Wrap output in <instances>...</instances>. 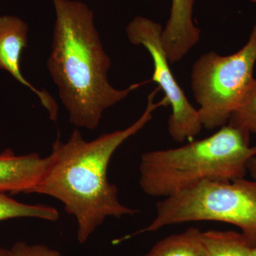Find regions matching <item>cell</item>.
Listing matches in <instances>:
<instances>
[{
	"label": "cell",
	"mask_w": 256,
	"mask_h": 256,
	"mask_svg": "<svg viewBox=\"0 0 256 256\" xmlns=\"http://www.w3.org/2000/svg\"><path fill=\"white\" fill-rule=\"evenodd\" d=\"M202 242L207 256H252L254 246L245 235L234 230L202 232Z\"/></svg>",
	"instance_id": "obj_10"
},
{
	"label": "cell",
	"mask_w": 256,
	"mask_h": 256,
	"mask_svg": "<svg viewBox=\"0 0 256 256\" xmlns=\"http://www.w3.org/2000/svg\"><path fill=\"white\" fill-rule=\"evenodd\" d=\"M52 162V156L37 153L18 156L11 149L0 153V192L30 194L40 183Z\"/></svg>",
	"instance_id": "obj_8"
},
{
	"label": "cell",
	"mask_w": 256,
	"mask_h": 256,
	"mask_svg": "<svg viewBox=\"0 0 256 256\" xmlns=\"http://www.w3.org/2000/svg\"><path fill=\"white\" fill-rule=\"evenodd\" d=\"M28 24L18 16H0V69L34 92L48 111L50 119L56 122L58 108L54 98L46 90L33 86L22 74L20 62L23 50L28 47Z\"/></svg>",
	"instance_id": "obj_7"
},
{
	"label": "cell",
	"mask_w": 256,
	"mask_h": 256,
	"mask_svg": "<svg viewBox=\"0 0 256 256\" xmlns=\"http://www.w3.org/2000/svg\"><path fill=\"white\" fill-rule=\"evenodd\" d=\"M161 24L144 16H136L128 24L126 33L130 42L142 46L150 55L153 64L150 82H156L171 106L168 132L178 142L192 140L201 132L203 124L198 109L188 100L174 78L162 42Z\"/></svg>",
	"instance_id": "obj_6"
},
{
	"label": "cell",
	"mask_w": 256,
	"mask_h": 256,
	"mask_svg": "<svg viewBox=\"0 0 256 256\" xmlns=\"http://www.w3.org/2000/svg\"><path fill=\"white\" fill-rule=\"evenodd\" d=\"M250 133L227 124L208 137L141 156L139 184L148 196L165 198L204 181L245 178L256 156Z\"/></svg>",
	"instance_id": "obj_3"
},
{
	"label": "cell",
	"mask_w": 256,
	"mask_h": 256,
	"mask_svg": "<svg viewBox=\"0 0 256 256\" xmlns=\"http://www.w3.org/2000/svg\"><path fill=\"white\" fill-rule=\"evenodd\" d=\"M18 218H34L56 222L60 218V213L54 207L22 203L6 193L0 192V222Z\"/></svg>",
	"instance_id": "obj_12"
},
{
	"label": "cell",
	"mask_w": 256,
	"mask_h": 256,
	"mask_svg": "<svg viewBox=\"0 0 256 256\" xmlns=\"http://www.w3.org/2000/svg\"><path fill=\"white\" fill-rule=\"evenodd\" d=\"M8 252L9 250L0 248V256H8Z\"/></svg>",
	"instance_id": "obj_16"
},
{
	"label": "cell",
	"mask_w": 256,
	"mask_h": 256,
	"mask_svg": "<svg viewBox=\"0 0 256 256\" xmlns=\"http://www.w3.org/2000/svg\"><path fill=\"white\" fill-rule=\"evenodd\" d=\"M256 64V22L246 43L232 54L202 55L192 70V88L203 128L213 130L228 122L254 80Z\"/></svg>",
	"instance_id": "obj_5"
},
{
	"label": "cell",
	"mask_w": 256,
	"mask_h": 256,
	"mask_svg": "<svg viewBox=\"0 0 256 256\" xmlns=\"http://www.w3.org/2000/svg\"><path fill=\"white\" fill-rule=\"evenodd\" d=\"M202 233L196 227H190L181 233L161 239L143 256H207Z\"/></svg>",
	"instance_id": "obj_11"
},
{
	"label": "cell",
	"mask_w": 256,
	"mask_h": 256,
	"mask_svg": "<svg viewBox=\"0 0 256 256\" xmlns=\"http://www.w3.org/2000/svg\"><path fill=\"white\" fill-rule=\"evenodd\" d=\"M249 1L255 3V4H256V0H249Z\"/></svg>",
	"instance_id": "obj_18"
},
{
	"label": "cell",
	"mask_w": 256,
	"mask_h": 256,
	"mask_svg": "<svg viewBox=\"0 0 256 256\" xmlns=\"http://www.w3.org/2000/svg\"><path fill=\"white\" fill-rule=\"evenodd\" d=\"M195 0H172L169 20L162 33V42L170 64L184 58L201 38L193 18Z\"/></svg>",
	"instance_id": "obj_9"
},
{
	"label": "cell",
	"mask_w": 256,
	"mask_h": 256,
	"mask_svg": "<svg viewBox=\"0 0 256 256\" xmlns=\"http://www.w3.org/2000/svg\"><path fill=\"white\" fill-rule=\"evenodd\" d=\"M8 256H62L60 252L42 244L18 242L9 252Z\"/></svg>",
	"instance_id": "obj_14"
},
{
	"label": "cell",
	"mask_w": 256,
	"mask_h": 256,
	"mask_svg": "<svg viewBox=\"0 0 256 256\" xmlns=\"http://www.w3.org/2000/svg\"><path fill=\"white\" fill-rule=\"evenodd\" d=\"M228 124L256 134V78L242 96Z\"/></svg>",
	"instance_id": "obj_13"
},
{
	"label": "cell",
	"mask_w": 256,
	"mask_h": 256,
	"mask_svg": "<svg viewBox=\"0 0 256 256\" xmlns=\"http://www.w3.org/2000/svg\"><path fill=\"white\" fill-rule=\"evenodd\" d=\"M159 90L156 88L149 94L146 110L124 129L106 133L92 141L85 140L76 129L67 142L58 138L54 143L50 168L30 194L46 195L62 202L66 212L76 220L80 244H85L106 218L138 213L120 202L118 188L109 182L108 169L120 146L146 127L158 108L169 106L164 97L154 101Z\"/></svg>",
	"instance_id": "obj_1"
},
{
	"label": "cell",
	"mask_w": 256,
	"mask_h": 256,
	"mask_svg": "<svg viewBox=\"0 0 256 256\" xmlns=\"http://www.w3.org/2000/svg\"><path fill=\"white\" fill-rule=\"evenodd\" d=\"M156 216L148 226L116 239L114 244L173 224L216 222L232 224L256 244V181H204L165 197L156 204Z\"/></svg>",
	"instance_id": "obj_4"
},
{
	"label": "cell",
	"mask_w": 256,
	"mask_h": 256,
	"mask_svg": "<svg viewBox=\"0 0 256 256\" xmlns=\"http://www.w3.org/2000/svg\"><path fill=\"white\" fill-rule=\"evenodd\" d=\"M56 12L47 66L70 122L94 130L102 114L149 80L118 90L108 78L110 60L94 24V12L76 0H52Z\"/></svg>",
	"instance_id": "obj_2"
},
{
	"label": "cell",
	"mask_w": 256,
	"mask_h": 256,
	"mask_svg": "<svg viewBox=\"0 0 256 256\" xmlns=\"http://www.w3.org/2000/svg\"><path fill=\"white\" fill-rule=\"evenodd\" d=\"M252 256H256V244L252 246Z\"/></svg>",
	"instance_id": "obj_17"
},
{
	"label": "cell",
	"mask_w": 256,
	"mask_h": 256,
	"mask_svg": "<svg viewBox=\"0 0 256 256\" xmlns=\"http://www.w3.org/2000/svg\"><path fill=\"white\" fill-rule=\"evenodd\" d=\"M248 172L252 175V180L256 181V156L249 161L248 164Z\"/></svg>",
	"instance_id": "obj_15"
}]
</instances>
